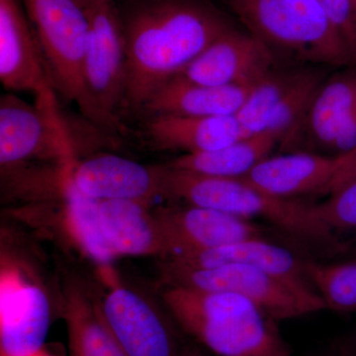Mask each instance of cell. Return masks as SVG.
<instances>
[{
	"mask_svg": "<svg viewBox=\"0 0 356 356\" xmlns=\"http://www.w3.org/2000/svg\"><path fill=\"white\" fill-rule=\"evenodd\" d=\"M126 44L124 104L143 109L218 37L231 29L217 9L200 0H156L123 21Z\"/></svg>",
	"mask_w": 356,
	"mask_h": 356,
	"instance_id": "1",
	"label": "cell"
},
{
	"mask_svg": "<svg viewBox=\"0 0 356 356\" xmlns=\"http://www.w3.org/2000/svg\"><path fill=\"white\" fill-rule=\"evenodd\" d=\"M163 303L178 327L217 356H266L288 348L269 318L235 294L168 285Z\"/></svg>",
	"mask_w": 356,
	"mask_h": 356,
	"instance_id": "2",
	"label": "cell"
},
{
	"mask_svg": "<svg viewBox=\"0 0 356 356\" xmlns=\"http://www.w3.org/2000/svg\"><path fill=\"white\" fill-rule=\"evenodd\" d=\"M232 10L274 56L348 67L355 56L318 0H227Z\"/></svg>",
	"mask_w": 356,
	"mask_h": 356,
	"instance_id": "3",
	"label": "cell"
},
{
	"mask_svg": "<svg viewBox=\"0 0 356 356\" xmlns=\"http://www.w3.org/2000/svg\"><path fill=\"white\" fill-rule=\"evenodd\" d=\"M163 177V197L245 219L259 218L297 238L337 245L334 232L316 217L312 204L274 197L243 178L206 177L166 165Z\"/></svg>",
	"mask_w": 356,
	"mask_h": 356,
	"instance_id": "4",
	"label": "cell"
},
{
	"mask_svg": "<svg viewBox=\"0 0 356 356\" xmlns=\"http://www.w3.org/2000/svg\"><path fill=\"white\" fill-rule=\"evenodd\" d=\"M22 3L36 31L53 83L98 124L84 86L89 36L86 9L76 0H22Z\"/></svg>",
	"mask_w": 356,
	"mask_h": 356,
	"instance_id": "5",
	"label": "cell"
},
{
	"mask_svg": "<svg viewBox=\"0 0 356 356\" xmlns=\"http://www.w3.org/2000/svg\"><path fill=\"white\" fill-rule=\"evenodd\" d=\"M33 161H50L72 168L69 133L60 117L54 89L29 104L17 95L0 99V165L2 175Z\"/></svg>",
	"mask_w": 356,
	"mask_h": 356,
	"instance_id": "6",
	"label": "cell"
},
{
	"mask_svg": "<svg viewBox=\"0 0 356 356\" xmlns=\"http://www.w3.org/2000/svg\"><path fill=\"white\" fill-rule=\"evenodd\" d=\"M168 285L235 293L255 304L274 321L304 317L327 309L313 287L301 286L257 267L227 264L212 268H185L166 264Z\"/></svg>",
	"mask_w": 356,
	"mask_h": 356,
	"instance_id": "7",
	"label": "cell"
},
{
	"mask_svg": "<svg viewBox=\"0 0 356 356\" xmlns=\"http://www.w3.org/2000/svg\"><path fill=\"white\" fill-rule=\"evenodd\" d=\"M84 9L89 20L84 86L98 124L119 129L117 110L123 107L126 79L123 22L112 3Z\"/></svg>",
	"mask_w": 356,
	"mask_h": 356,
	"instance_id": "8",
	"label": "cell"
},
{
	"mask_svg": "<svg viewBox=\"0 0 356 356\" xmlns=\"http://www.w3.org/2000/svg\"><path fill=\"white\" fill-rule=\"evenodd\" d=\"M98 311L128 356H189L193 350L158 308L130 288L115 285Z\"/></svg>",
	"mask_w": 356,
	"mask_h": 356,
	"instance_id": "9",
	"label": "cell"
},
{
	"mask_svg": "<svg viewBox=\"0 0 356 356\" xmlns=\"http://www.w3.org/2000/svg\"><path fill=\"white\" fill-rule=\"evenodd\" d=\"M0 356H31L43 350L51 311L41 287L3 267L0 294Z\"/></svg>",
	"mask_w": 356,
	"mask_h": 356,
	"instance_id": "10",
	"label": "cell"
},
{
	"mask_svg": "<svg viewBox=\"0 0 356 356\" xmlns=\"http://www.w3.org/2000/svg\"><path fill=\"white\" fill-rule=\"evenodd\" d=\"M274 60L275 56L261 41L232 27L177 76L210 86L257 83L274 69Z\"/></svg>",
	"mask_w": 356,
	"mask_h": 356,
	"instance_id": "11",
	"label": "cell"
},
{
	"mask_svg": "<svg viewBox=\"0 0 356 356\" xmlns=\"http://www.w3.org/2000/svg\"><path fill=\"white\" fill-rule=\"evenodd\" d=\"M168 257L264 238V229L245 218L199 206H168L154 212Z\"/></svg>",
	"mask_w": 356,
	"mask_h": 356,
	"instance_id": "12",
	"label": "cell"
},
{
	"mask_svg": "<svg viewBox=\"0 0 356 356\" xmlns=\"http://www.w3.org/2000/svg\"><path fill=\"white\" fill-rule=\"evenodd\" d=\"M0 81L7 90L29 91L36 96L54 89L22 0H0Z\"/></svg>",
	"mask_w": 356,
	"mask_h": 356,
	"instance_id": "13",
	"label": "cell"
},
{
	"mask_svg": "<svg viewBox=\"0 0 356 356\" xmlns=\"http://www.w3.org/2000/svg\"><path fill=\"white\" fill-rule=\"evenodd\" d=\"M163 166H146L116 154H99L74 163L69 179L95 200H133L149 204L163 196Z\"/></svg>",
	"mask_w": 356,
	"mask_h": 356,
	"instance_id": "14",
	"label": "cell"
},
{
	"mask_svg": "<svg viewBox=\"0 0 356 356\" xmlns=\"http://www.w3.org/2000/svg\"><path fill=\"white\" fill-rule=\"evenodd\" d=\"M343 156L297 152L268 156L243 177L274 197L292 199L304 194H329Z\"/></svg>",
	"mask_w": 356,
	"mask_h": 356,
	"instance_id": "15",
	"label": "cell"
},
{
	"mask_svg": "<svg viewBox=\"0 0 356 356\" xmlns=\"http://www.w3.org/2000/svg\"><path fill=\"white\" fill-rule=\"evenodd\" d=\"M166 261L172 266L185 268L245 264L261 268L294 284L313 287L307 277V261L264 238H248L221 247L172 255L168 257Z\"/></svg>",
	"mask_w": 356,
	"mask_h": 356,
	"instance_id": "16",
	"label": "cell"
},
{
	"mask_svg": "<svg viewBox=\"0 0 356 356\" xmlns=\"http://www.w3.org/2000/svg\"><path fill=\"white\" fill-rule=\"evenodd\" d=\"M257 83L210 86L175 76L163 84L143 109L153 116H236Z\"/></svg>",
	"mask_w": 356,
	"mask_h": 356,
	"instance_id": "17",
	"label": "cell"
},
{
	"mask_svg": "<svg viewBox=\"0 0 356 356\" xmlns=\"http://www.w3.org/2000/svg\"><path fill=\"white\" fill-rule=\"evenodd\" d=\"M147 135L161 149L197 154L214 151L247 138L236 116L186 117L154 115Z\"/></svg>",
	"mask_w": 356,
	"mask_h": 356,
	"instance_id": "18",
	"label": "cell"
},
{
	"mask_svg": "<svg viewBox=\"0 0 356 356\" xmlns=\"http://www.w3.org/2000/svg\"><path fill=\"white\" fill-rule=\"evenodd\" d=\"M146 203L133 200L99 202L103 234L118 255H168L165 238Z\"/></svg>",
	"mask_w": 356,
	"mask_h": 356,
	"instance_id": "19",
	"label": "cell"
},
{
	"mask_svg": "<svg viewBox=\"0 0 356 356\" xmlns=\"http://www.w3.org/2000/svg\"><path fill=\"white\" fill-rule=\"evenodd\" d=\"M356 108V65L325 79L314 96L299 143L331 152L339 128Z\"/></svg>",
	"mask_w": 356,
	"mask_h": 356,
	"instance_id": "20",
	"label": "cell"
},
{
	"mask_svg": "<svg viewBox=\"0 0 356 356\" xmlns=\"http://www.w3.org/2000/svg\"><path fill=\"white\" fill-rule=\"evenodd\" d=\"M277 145L270 134L259 133L214 151L184 154L166 165L206 177L243 178Z\"/></svg>",
	"mask_w": 356,
	"mask_h": 356,
	"instance_id": "21",
	"label": "cell"
},
{
	"mask_svg": "<svg viewBox=\"0 0 356 356\" xmlns=\"http://www.w3.org/2000/svg\"><path fill=\"white\" fill-rule=\"evenodd\" d=\"M64 318L70 356H128L83 293L70 289L65 295Z\"/></svg>",
	"mask_w": 356,
	"mask_h": 356,
	"instance_id": "22",
	"label": "cell"
},
{
	"mask_svg": "<svg viewBox=\"0 0 356 356\" xmlns=\"http://www.w3.org/2000/svg\"><path fill=\"white\" fill-rule=\"evenodd\" d=\"M306 69H273L255 84L242 108L236 115L248 137L264 132L271 114L298 83Z\"/></svg>",
	"mask_w": 356,
	"mask_h": 356,
	"instance_id": "23",
	"label": "cell"
},
{
	"mask_svg": "<svg viewBox=\"0 0 356 356\" xmlns=\"http://www.w3.org/2000/svg\"><path fill=\"white\" fill-rule=\"evenodd\" d=\"M65 214L76 242L97 264L108 266L116 254L103 234L99 202L77 191L67 178L64 194Z\"/></svg>",
	"mask_w": 356,
	"mask_h": 356,
	"instance_id": "24",
	"label": "cell"
},
{
	"mask_svg": "<svg viewBox=\"0 0 356 356\" xmlns=\"http://www.w3.org/2000/svg\"><path fill=\"white\" fill-rule=\"evenodd\" d=\"M306 274L327 309L356 313V259L339 264L307 261Z\"/></svg>",
	"mask_w": 356,
	"mask_h": 356,
	"instance_id": "25",
	"label": "cell"
},
{
	"mask_svg": "<svg viewBox=\"0 0 356 356\" xmlns=\"http://www.w3.org/2000/svg\"><path fill=\"white\" fill-rule=\"evenodd\" d=\"M314 214L331 231L356 229V179L320 204H312Z\"/></svg>",
	"mask_w": 356,
	"mask_h": 356,
	"instance_id": "26",
	"label": "cell"
},
{
	"mask_svg": "<svg viewBox=\"0 0 356 356\" xmlns=\"http://www.w3.org/2000/svg\"><path fill=\"white\" fill-rule=\"evenodd\" d=\"M348 42L356 60V19L350 0H318Z\"/></svg>",
	"mask_w": 356,
	"mask_h": 356,
	"instance_id": "27",
	"label": "cell"
},
{
	"mask_svg": "<svg viewBox=\"0 0 356 356\" xmlns=\"http://www.w3.org/2000/svg\"><path fill=\"white\" fill-rule=\"evenodd\" d=\"M343 156V163L339 166L336 177L332 180L330 195L356 179V149L353 153L344 154Z\"/></svg>",
	"mask_w": 356,
	"mask_h": 356,
	"instance_id": "28",
	"label": "cell"
},
{
	"mask_svg": "<svg viewBox=\"0 0 356 356\" xmlns=\"http://www.w3.org/2000/svg\"><path fill=\"white\" fill-rule=\"evenodd\" d=\"M321 356H355L353 351L348 350V348H336V350L327 351Z\"/></svg>",
	"mask_w": 356,
	"mask_h": 356,
	"instance_id": "29",
	"label": "cell"
},
{
	"mask_svg": "<svg viewBox=\"0 0 356 356\" xmlns=\"http://www.w3.org/2000/svg\"><path fill=\"white\" fill-rule=\"evenodd\" d=\"M83 8L86 7L99 6V4L112 3V0H76Z\"/></svg>",
	"mask_w": 356,
	"mask_h": 356,
	"instance_id": "30",
	"label": "cell"
},
{
	"mask_svg": "<svg viewBox=\"0 0 356 356\" xmlns=\"http://www.w3.org/2000/svg\"><path fill=\"white\" fill-rule=\"evenodd\" d=\"M266 356H291V353H290L289 348H284V350L277 351V353H273V355Z\"/></svg>",
	"mask_w": 356,
	"mask_h": 356,
	"instance_id": "31",
	"label": "cell"
},
{
	"mask_svg": "<svg viewBox=\"0 0 356 356\" xmlns=\"http://www.w3.org/2000/svg\"><path fill=\"white\" fill-rule=\"evenodd\" d=\"M31 356H53V355H50V353H49L48 351L44 350L43 348V350L38 351V353H35V355H33Z\"/></svg>",
	"mask_w": 356,
	"mask_h": 356,
	"instance_id": "32",
	"label": "cell"
},
{
	"mask_svg": "<svg viewBox=\"0 0 356 356\" xmlns=\"http://www.w3.org/2000/svg\"><path fill=\"white\" fill-rule=\"evenodd\" d=\"M189 356H204L202 355V353H201L200 350H196V348H193V350H192L191 355Z\"/></svg>",
	"mask_w": 356,
	"mask_h": 356,
	"instance_id": "33",
	"label": "cell"
},
{
	"mask_svg": "<svg viewBox=\"0 0 356 356\" xmlns=\"http://www.w3.org/2000/svg\"><path fill=\"white\" fill-rule=\"evenodd\" d=\"M350 252L356 257V238L353 245H350Z\"/></svg>",
	"mask_w": 356,
	"mask_h": 356,
	"instance_id": "34",
	"label": "cell"
},
{
	"mask_svg": "<svg viewBox=\"0 0 356 356\" xmlns=\"http://www.w3.org/2000/svg\"><path fill=\"white\" fill-rule=\"evenodd\" d=\"M351 7H353V13H355V19H356V0H350Z\"/></svg>",
	"mask_w": 356,
	"mask_h": 356,
	"instance_id": "35",
	"label": "cell"
}]
</instances>
